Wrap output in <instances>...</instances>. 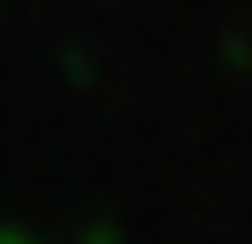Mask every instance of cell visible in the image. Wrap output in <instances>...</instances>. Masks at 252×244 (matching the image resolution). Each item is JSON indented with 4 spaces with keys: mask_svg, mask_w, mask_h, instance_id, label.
Here are the masks:
<instances>
[{
    "mask_svg": "<svg viewBox=\"0 0 252 244\" xmlns=\"http://www.w3.org/2000/svg\"><path fill=\"white\" fill-rule=\"evenodd\" d=\"M84 244H115V229H84Z\"/></svg>",
    "mask_w": 252,
    "mask_h": 244,
    "instance_id": "cell-2",
    "label": "cell"
},
{
    "mask_svg": "<svg viewBox=\"0 0 252 244\" xmlns=\"http://www.w3.org/2000/svg\"><path fill=\"white\" fill-rule=\"evenodd\" d=\"M0 244H46V237H31L23 221H0Z\"/></svg>",
    "mask_w": 252,
    "mask_h": 244,
    "instance_id": "cell-1",
    "label": "cell"
}]
</instances>
